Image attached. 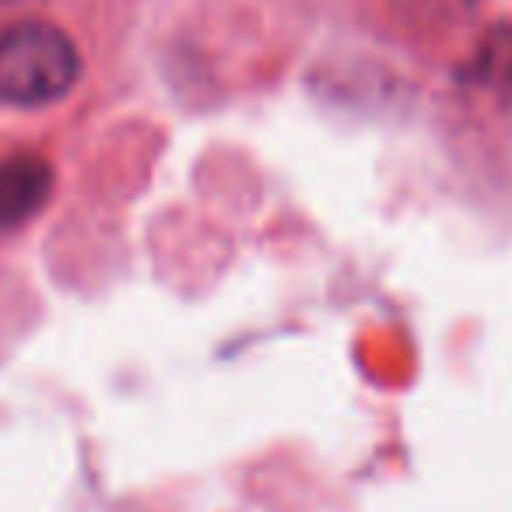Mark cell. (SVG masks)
<instances>
[{
	"instance_id": "6da1fadb",
	"label": "cell",
	"mask_w": 512,
	"mask_h": 512,
	"mask_svg": "<svg viewBox=\"0 0 512 512\" xmlns=\"http://www.w3.org/2000/svg\"><path fill=\"white\" fill-rule=\"evenodd\" d=\"M81 74L71 36L50 22H18L0 32V99L46 106L64 99Z\"/></svg>"
},
{
	"instance_id": "7a4b0ae2",
	"label": "cell",
	"mask_w": 512,
	"mask_h": 512,
	"mask_svg": "<svg viewBox=\"0 0 512 512\" xmlns=\"http://www.w3.org/2000/svg\"><path fill=\"white\" fill-rule=\"evenodd\" d=\"M53 190V169L32 151L0 155V232L18 228L46 204Z\"/></svg>"
},
{
	"instance_id": "3957f363",
	"label": "cell",
	"mask_w": 512,
	"mask_h": 512,
	"mask_svg": "<svg viewBox=\"0 0 512 512\" xmlns=\"http://www.w3.org/2000/svg\"><path fill=\"white\" fill-rule=\"evenodd\" d=\"M400 11H407V15H414L418 22L432 25L435 18H456L463 15V11L474 4V0H397Z\"/></svg>"
}]
</instances>
